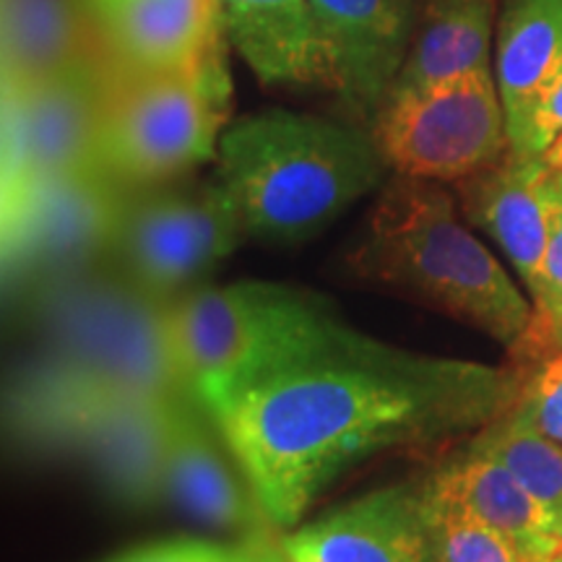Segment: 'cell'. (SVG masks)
Listing matches in <instances>:
<instances>
[{
	"label": "cell",
	"instance_id": "obj_1",
	"mask_svg": "<svg viewBox=\"0 0 562 562\" xmlns=\"http://www.w3.org/2000/svg\"><path fill=\"white\" fill-rule=\"evenodd\" d=\"M518 391V370L417 355L336 318L209 412L269 521L290 529L349 467L474 438Z\"/></svg>",
	"mask_w": 562,
	"mask_h": 562
},
{
	"label": "cell",
	"instance_id": "obj_2",
	"mask_svg": "<svg viewBox=\"0 0 562 562\" xmlns=\"http://www.w3.org/2000/svg\"><path fill=\"white\" fill-rule=\"evenodd\" d=\"M442 182L393 175L347 256L351 277L451 315L513 349L533 305L472 235Z\"/></svg>",
	"mask_w": 562,
	"mask_h": 562
},
{
	"label": "cell",
	"instance_id": "obj_3",
	"mask_svg": "<svg viewBox=\"0 0 562 562\" xmlns=\"http://www.w3.org/2000/svg\"><path fill=\"white\" fill-rule=\"evenodd\" d=\"M216 180L245 235L305 243L344 211L385 186V161L370 131L292 110H269L227 125Z\"/></svg>",
	"mask_w": 562,
	"mask_h": 562
},
{
	"label": "cell",
	"instance_id": "obj_4",
	"mask_svg": "<svg viewBox=\"0 0 562 562\" xmlns=\"http://www.w3.org/2000/svg\"><path fill=\"white\" fill-rule=\"evenodd\" d=\"M34 318L50 355L110 391L178 402L193 396L172 336L170 300L112 266L34 284Z\"/></svg>",
	"mask_w": 562,
	"mask_h": 562
},
{
	"label": "cell",
	"instance_id": "obj_5",
	"mask_svg": "<svg viewBox=\"0 0 562 562\" xmlns=\"http://www.w3.org/2000/svg\"><path fill=\"white\" fill-rule=\"evenodd\" d=\"M229 104L224 50L180 70L104 79L97 172L136 191L216 159Z\"/></svg>",
	"mask_w": 562,
	"mask_h": 562
},
{
	"label": "cell",
	"instance_id": "obj_6",
	"mask_svg": "<svg viewBox=\"0 0 562 562\" xmlns=\"http://www.w3.org/2000/svg\"><path fill=\"white\" fill-rule=\"evenodd\" d=\"M170 315L188 391L206 409L336 321L318 294L271 281L195 286L170 300Z\"/></svg>",
	"mask_w": 562,
	"mask_h": 562
},
{
	"label": "cell",
	"instance_id": "obj_7",
	"mask_svg": "<svg viewBox=\"0 0 562 562\" xmlns=\"http://www.w3.org/2000/svg\"><path fill=\"white\" fill-rule=\"evenodd\" d=\"M370 133L393 175L432 182H461L510 151L492 68L391 94Z\"/></svg>",
	"mask_w": 562,
	"mask_h": 562
},
{
	"label": "cell",
	"instance_id": "obj_8",
	"mask_svg": "<svg viewBox=\"0 0 562 562\" xmlns=\"http://www.w3.org/2000/svg\"><path fill=\"white\" fill-rule=\"evenodd\" d=\"M245 227L222 182L125 191L115 266L140 286L175 300L195 290L237 248Z\"/></svg>",
	"mask_w": 562,
	"mask_h": 562
},
{
	"label": "cell",
	"instance_id": "obj_9",
	"mask_svg": "<svg viewBox=\"0 0 562 562\" xmlns=\"http://www.w3.org/2000/svg\"><path fill=\"white\" fill-rule=\"evenodd\" d=\"M102 104L94 47L60 74L3 83V206L37 180L97 172Z\"/></svg>",
	"mask_w": 562,
	"mask_h": 562
},
{
	"label": "cell",
	"instance_id": "obj_10",
	"mask_svg": "<svg viewBox=\"0 0 562 562\" xmlns=\"http://www.w3.org/2000/svg\"><path fill=\"white\" fill-rule=\"evenodd\" d=\"M125 191L102 172L37 180L3 206L5 273L40 281L100 266L112 256Z\"/></svg>",
	"mask_w": 562,
	"mask_h": 562
},
{
	"label": "cell",
	"instance_id": "obj_11",
	"mask_svg": "<svg viewBox=\"0 0 562 562\" xmlns=\"http://www.w3.org/2000/svg\"><path fill=\"white\" fill-rule=\"evenodd\" d=\"M104 79L180 70L224 50L220 0H87Z\"/></svg>",
	"mask_w": 562,
	"mask_h": 562
},
{
	"label": "cell",
	"instance_id": "obj_12",
	"mask_svg": "<svg viewBox=\"0 0 562 562\" xmlns=\"http://www.w3.org/2000/svg\"><path fill=\"white\" fill-rule=\"evenodd\" d=\"M419 0H311L331 89L372 125L409 53Z\"/></svg>",
	"mask_w": 562,
	"mask_h": 562
},
{
	"label": "cell",
	"instance_id": "obj_13",
	"mask_svg": "<svg viewBox=\"0 0 562 562\" xmlns=\"http://www.w3.org/2000/svg\"><path fill=\"white\" fill-rule=\"evenodd\" d=\"M456 186L463 220L495 240L516 266L531 300H537L558 195V170L544 157L508 151L487 170Z\"/></svg>",
	"mask_w": 562,
	"mask_h": 562
},
{
	"label": "cell",
	"instance_id": "obj_14",
	"mask_svg": "<svg viewBox=\"0 0 562 562\" xmlns=\"http://www.w3.org/2000/svg\"><path fill=\"white\" fill-rule=\"evenodd\" d=\"M286 562H435L422 492L375 490L279 539Z\"/></svg>",
	"mask_w": 562,
	"mask_h": 562
},
{
	"label": "cell",
	"instance_id": "obj_15",
	"mask_svg": "<svg viewBox=\"0 0 562 562\" xmlns=\"http://www.w3.org/2000/svg\"><path fill=\"white\" fill-rule=\"evenodd\" d=\"M220 425L195 396L175 402L167 448V495L199 521L216 529L269 537L271 521L250 482L224 459Z\"/></svg>",
	"mask_w": 562,
	"mask_h": 562
},
{
	"label": "cell",
	"instance_id": "obj_16",
	"mask_svg": "<svg viewBox=\"0 0 562 562\" xmlns=\"http://www.w3.org/2000/svg\"><path fill=\"white\" fill-rule=\"evenodd\" d=\"M180 402V398H178ZM175 402L112 393L83 440L112 501L149 508L167 495V448Z\"/></svg>",
	"mask_w": 562,
	"mask_h": 562
},
{
	"label": "cell",
	"instance_id": "obj_17",
	"mask_svg": "<svg viewBox=\"0 0 562 562\" xmlns=\"http://www.w3.org/2000/svg\"><path fill=\"white\" fill-rule=\"evenodd\" d=\"M222 26L263 83H321L331 89L311 0H220Z\"/></svg>",
	"mask_w": 562,
	"mask_h": 562
},
{
	"label": "cell",
	"instance_id": "obj_18",
	"mask_svg": "<svg viewBox=\"0 0 562 562\" xmlns=\"http://www.w3.org/2000/svg\"><path fill=\"white\" fill-rule=\"evenodd\" d=\"M562 68V0H503L495 30V74L510 151L521 154L533 104Z\"/></svg>",
	"mask_w": 562,
	"mask_h": 562
},
{
	"label": "cell",
	"instance_id": "obj_19",
	"mask_svg": "<svg viewBox=\"0 0 562 562\" xmlns=\"http://www.w3.org/2000/svg\"><path fill=\"white\" fill-rule=\"evenodd\" d=\"M422 492L427 501L451 505L492 529L508 533L513 542L521 544L537 560H550L560 547L550 518L531 492L505 463L472 446L461 459L442 467Z\"/></svg>",
	"mask_w": 562,
	"mask_h": 562
},
{
	"label": "cell",
	"instance_id": "obj_20",
	"mask_svg": "<svg viewBox=\"0 0 562 562\" xmlns=\"http://www.w3.org/2000/svg\"><path fill=\"white\" fill-rule=\"evenodd\" d=\"M112 393L74 364L47 357L16 378L9 419L21 442L34 451H79Z\"/></svg>",
	"mask_w": 562,
	"mask_h": 562
},
{
	"label": "cell",
	"instance_id": "obj_21",
	"mask_svg": "<svg viewBox=\"0 0 562 562\" xmlns=\"http://www.w3.org/2000/svg\"><path fill=\"white\" fill-rule=\"evenodd\" d=\"M495 30L497 0H419L409 53L391 94L490 68Z\"/></svg>",
	"mask_w": 562,
	"mask_h": 562
},
{
	"label": "cell",
	"instance_id": "obj_22",
	"mask_svg": "<svg viewBox=\"0 0 562 562\" xmlns=\"http://www.w3.org/2000/svg\"><path fill=\"white\" fill-rule=\"evenodd\" d=\"M89 53L76 0H3V83L60 74Z\"/></svg>",
	"mask_w": 562,
	"mask_h": 562
},
{
	"label": "cell",
	"instance_id": "obj_23",
	"mask_svg": "<svg viewBox=\"0 0 562 562\" xmlns=\"http://www.w3.org/2000/svg\"><path fill=\"white\" fill-rule=\"evenodd\" d=\"M472 448L495 456L531 492L562 542V446L508 412L472 438Z\"/></svg>",
	"mask_w": 562,
	"mask_h": 562
},
{
	"label": "cell",
	"instance_id": "obj_24",
	"mask_svg": "<svg viewBox=\"0 0 562 562\" xmlns=\"http://www.w3.org/2000/svg\"><path fill=\"white\" fill-rule=\"evenodd\" d=\"M521 362V391L513 414L562 446V344L552 326L533 311L529 331L510 349Z\"/></svg>",
	"mask_w": 562,
	"mask_h": 562
},
{
	"label": "cell",
	"instance_id": "obj_25",
	"mask_svg": "<svg viewBox=\"0 0 562 562\" xmlns=\"http://www.w3.org/2000/svg\"><path fill=\"white\" fill-rule=\"evenodd\" d=\"M425 505L430 518L435 562H544L531 558L508 533L492 529L469 513L432 503L427 497Z\"/></svg>",
	"mask_w": 562,
	"mask_h": 562
},
{
	"label": "cell",
	"instance_id": "obj_26",
	"mask_svg": "<svg viewBox=\"0 0 562 562\" xmlns=\"http://www.w3.org/2000/svg\"><path fill=\"white\" fill-rule=\"evenodd\" d=\"M533 311L550 323L554 336L562 344V172H558V195H554L552 229L544 256L542 290L533 300Z\"/></svg>",
	"mask_w": 562,
	"mask_h": 562
},
{
	"label": "cell",
	"instance_id": "obj_27",
	"mask_svg": "<svg viewBox=\"0 0 562 562\" xmlns=\"http://www.w3.org/2000/svg\"><path fill=\"white\" fill-rule=\"evenodd\" d=\"M558 136H562V68L533 104L521 157H542Z\"/></svg>",
	"mask_w": 562,
	"mask_h": 562
},
{
	"label": "cell",
	"instance_id": "obj_28",
	"mask_svg": "<svg viewBox=\"0 0 562 562\" xmlns=\"http://www.w3.org/2000/svg\"><path fill=\"white\" fill-rule=\"evenodd\" d=\"M224 547L199 542V539H172L144 550L128 552L112 562H222Z\"/></svg>",
	"mask_w": 562,
	"mask_h": 562
},
{
	"label": "cell",
	"instance_id": "obj_29",
	"mask_svg": "<svg viewBox=\"0 0 562 562\" xmlns=\"http://www.w3.org/2000/svg\"><path fill=\"white\" fill-rule=\"evenodd\" d=\"M222 562H286L284 554H281V547H271L266 539H250L245 547H235V550H227L224 547Z\"/></svg>",
	"mask_w": 562,
	"mask_h": 562
},
{
	"label": "cell",
	"instance_id": "obj_30",
	"mask_svg": "<svg viewBox=\"0 0 562 562\" xmlns=\"http://www.w3.org/2000/svg\"><path fill=\"white\" fill-rule=\"evenodd\" d=\"M542 157H544L547 165L552 167V170L562 172V136H558V138L552 140V146L542 154Z\"/></svg>",
	"mask_w": 562,
	"mask_h": 562
},
{
	"label": "cell",
	"instance_id": "obj_31",
	"mask_svg": "<svg viewBox=\"0 0 562 562\" xmlns=\"http://www.w3.org/2000/svg\"><path fill=\"white\" fill-rule=\"evenodd\" d=\"M550 562H562V542H560V547L558 550L552 552V558H550Z\"/></svg>",
	"mask_w": 562,
	"mask_h": 562
},
{
	"label": "cell",
	"instance_id": "obj_32",
	"mask_svg": "<svg viewBox=\"0 0 562 562\" xmlns=\"http://www.w3.org/2000/svg\"><path fill=\"white\" fill-rule=\"evenodd\" d=\"M544 562H550V560H544Z\"/></svg>",
	"mask_w": 562,
	"mask_h": 562
}]
</instances>
